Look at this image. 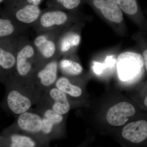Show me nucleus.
<instances>
[{
    "label": "nucleus",
    "mask_w": 147,
    "mask_h": 147,
    "mask_svg": "<svg viewBox=\"0 0 147 147\" xmlns=\"http://www.w3.org/2000/svg\"><path fill=\"white\" fill-rule=\"evenodd\" d=\"M4 84L5 93L2 106L10 115L17 117L38 102L31 86L14 75L7 78Z\"/></svg>",
    "instance_id": "f257e3e1"
},
{
    "label": "nucleus",
    "mask_w": 147,
    "mask_h": 147,
    "mask_svg": "<svg viewBox=\"0 0 147 147\" xmlns=\"http://www.w3.org/2000/svg\"><path fill=\"white\" fill-rule=\"evenodd\" d=\"M79 11H67L47 8L42 10L38 21L33 27L36 34L44 32L64 30L73 24L84 21Z\"/></svg>",
    "instance_id": "f03ea898"
},
{
    "label": "nucleus",
    "mask_w": 147,
    "mask_h": 147,
    "mask_svg": "<svg viewBox=\"0 0 147 147\" xmlns=\"http://www.w3.org/2000/svg\"><path fill=\"white\" fill-rule=\"evenodd\" d=\"M38 64L37 54L32 41L26 36H20L18 40L16 69L13 75L32 86V76Z\"/></svg>",
    "instance_id": "7ed1b4c3"
},
{
    "label": "nucleus",
    "mask_w": 147,
    "mask_h": 147,
    "mask_svg": "<svg viewBox=\"0 0 147 147\" xmlns=\"http://www.w3.org/2000/svg\"><path fill=\"white\" fill-rule=\"evenodd\" d=\"M117 74L121 82L131 83L142 77L144 71V64L142 55L133 51L119 54L116 63Z\"/></svg>",
    "instance_id": "20e7f679"
},
{
    "label": "nucleus",
    "mask_w": 147,
    "mask_h": 147,
    "mask_svg": "<svg viewBox=\"0 0 147 147\" xmlns=\"http://www.w3.org/2000/svg\"><path fill=\"white\" fill-rule=\"evenodd\" d=\"M57 58L38 66L31 79L35 96L39 101L42 94L48 89L55 86L59 76Z\"/></svg>",
    "instance_id": "39448f33"
},
{
    "label": "nucleus",
    "mask_w": 147,
    "mask_h": 147,
    "mask_svg": "<svg viewBox=\"0 0 147 147\" xmlns=\"http://www.w3.org/2000/svg\"><path fill=\"white\" fill-rule=\"evenodd\" d=\"M119 34L126 31L123 13L114 0H83Z\"/></svg>",
    "instance_id": "423d86ee"
},
{
    "label": "nucleus",
    "mask_w": 147,
    "mask_h": 147,
    "mask_svg": "<svg viewBox=\"0 0 147 147\" xmlns=\"http://www.w3.org/2000/svg\"><path fill=\"white\" fill-rule=\"evenodd\" d=\"M4 4V9L28 28L34 26L42 12L39 6L29 3L26 0H5Z\"/></svg>",
    "instance_id": "0eeeda50"
},
{
    "label": "nucleus",
    "mask_w": 147,
    "mask_h": 147,
    "mask_svg": "<svg viewBox=\"0 0 147 147\" xmlns=\"http://www.w3.org/2000/svg\"><path fill=\"white\" fill-rule=\"evenodd\" d=\"M64 30L36 34V36L32 40L38 57V65L56 58H61L58 54V41L61 34Z\"/></svg>",
    "instance_id": "6e6552de"
},
{
    "label": "nucleus",
    "mask_w": 147,
    "mask_h": 147,
    "mask_svg": "<svg viewBox=\"0 0 147 147\" xmlns=\"http://www.w3.org/2000/svg\"><path fill=\"white\" fill-rule=\"evenodd\" d=\"M19 36L0 39V76L3 83L15 71Z\"/></svg>",
    "instance_id": "1a4fd4ad"
},
{
    "label": "nucleus",
    "mask_w": 147,
    "mask_h": 147,
    "mask_svg": "<svg viewBox=\"0 0 147 147\" xmlns=\"http://www.w3.org/2000/svg\"><path fill=\"white\" fill-rule=\"evenodd\" d=\"M41 114L36 108H32L16 118V120L6 132H21L30 136H42Z\"/></svg>",
    "instance_id": "9d476101"
},
{
    "label": "nucleus",
    "mask_w": 147,
    "mask_h": 147,
    "mask_svg": "<svg viewBox=\"0 0 147 147\" xmlns=\"http://www.w3.org/2000/svg\"><path fill=\"white\" fill-rule=\"evenodd\" d=\"M84 21H79L67 28L61 34L58 41V54L60 58L76 55L82 40Z\"/></svg>",
    "instance_id": "9b49d317"
},
{
    "label": "nucleus",
    "mask_w": 147,
    "mask_h": 147,
    "mask_svg": "<svg viewBox=\"0 0 147 147\" xmlns=\"http://www.w3.org/2000/svg\"><path fill=\"white\" fill-rule=\"evenodd\" d=\"M36 105V109L42 117L43 137H50L55 133L61 132L64 130L67 115L56 113L42 101H40Z\"/></svg>",
    "instance_id": "f8f14e48"
},
{
    "label": "nucleus",
    "mask_w": 147,
    "mask_h": 147,
    "mask_svg": "<svg viewBox=\"0 0 147 147\" xmlns=\"http://www.w3.org/2000/svg\"><path fill=\"white\" fill-rule=\"evenodd\" d=\"M40 100L47 104L56 113L63 115H67L71 108V100L67 95L55 86L47 90Z\"/></svg>",
    "instance_id": "ddd939ff"
},
{
    "label": "nucleus",
    "mask_w": 147,
    "mask_h": 147,
    "mask_svg": "<svg viewBox=\"0 0 147 147\" xmlns=\"http://www.w3.org/2000/svg\"><path fill=\"white\" fill-rule=\"evenodd\" d=\"M121 137L128 145L142 144L147 140V122L142 120L127 124L122 129Z\"/></svg>",
    "instance_id": "4468645a"
},
{
    "label": "nucleus",
    "mask_w": 147,
    "mask_h": 147,
    "mask_svg": "<svg viewBox=\"0 0 147 147\" xmlns=\"http://www.w3.org/2000/svg\"><path fill=\"white\" fill-rule=\"evenodd\" d=\"M136 109L131 103L125 101L119 102L108 110L106 119L108 124L112 126H122L134 115Z\"/></svg>",
    "instance_id": "2eb2a0df"
},
{
    "label": "nucleus",
    "mask_w": 147,
    "mask_h": 147,
    "mask_svg": "<svg viewBox=\"0 0 147 147\" xmlns=\"http://www.w3.org/2000/svg\"><path fill=\"white\" fill-rule=\"evenodd\" d=\"M28 29L4 9L0 13V39L23 35Z\"/></svg>",
    "instance_id": "dca6fc26"
},
{
    "label": "nucleus",
    "mask_w": 147,
    "mask_h": 147,
    "mask_svg": "<svg viewBox=\"0 0 147 147\" xmlns=\"http://www.w3.org/2000/svg\"><path fill=\"white\" fill-rule=\"evenodd\" d=\"M59 67L62 75L71 79H77L84 72L83 66L77 61L76 55L61 58Z\"/></svg>",
    "instance_id": "f3484780"
},
{
    "label": "nucleus",
    "mask_w": 147,
    "mask_h": 147,
    "mask_svg": "<svg viewBox=\"0 0 147 147\" xmlns=\"http://www.w3.org/2000/svg\"><path fill=\"white\" fill-rule=\"evenodd\" d=\"M76 80L61 75L59 76L55 86L65 93L71 100L73 98H79L84 94V91L79 85L75 84Z\"/></svg>",
    "instance_id": "a211bd4d"
},
{
    "label": "nucleus",
    "mask_w": 147,
    "mask_h": 147,
    "mask_svg": "<svg viewBox=\"0 0 147 147\" xmlns=\"http://www.w3.org/2000/svg\"><path fill=\"white\" fill-rule=\"evenodd\" d=\"M6 132V131H5ZM7 133L8 147H37L35 139L28 134L17 132H6Z\"/></svg>",
    "instance_id": "6ab92c4d"
},
{
    "label": "nucleus",
    "mask_w": 147,
    "mask_h": 147,
    "mask_svg": "<svg viewBox=\"0 0 147 147\" xmlns=\"http://www.w3.org/2000/svg\"><path fill=\"white\" fill-rule=\"evenodd\" d=\"M119 8L133 22H138L141 17V9L137 0H114Z\"/></svg>",
    "instance_id": "aec40b11"
},
{
    "label": "nucleus",
    "mask_w": 147,
    "mask_h": 147,
    "mask_svg": "<svg viewBox=\"0 0 147 147\" xmlns=\"http://www.w3.org/2000/svg\"><path fill=\"white\" fill-rule=\"evenodd\" d=\"M83 3V0H48L46 3L48 8L67 11H78Z\"/></svg>",
    "instance_id": "412c9836"
},
{
    "label": "nucleus",
    "mask_w": 147,
    "mask_h": 147,
    "mask_svg": "<svg viewBox=\"0 0 147 147\" xmlns=\"http://www.w3.org/2000/svg\"><path fill=\"white\" fill-rule=\"evenodd\" d=\"M142 55L144 59L145 67L147 71V50H145L143 51Z\"/></svg>",
    "instance_id": "4be33fe9"
},
{
    "label": "nucleus",
    "mask_w": 147,
    "mask_h": 147,
    "mask_svg": "<svg viewBox=\"0 0 147 147\" xmlns=\"http://www.w3.org/2000/svg\"><path fill=\"white\" fill-rule=\"evenodd\" d=\"M26 1L29 3L38 6L42 1V0H26Z\"/></svg>",
    "instance_id": "5701e85b"
},
{
    "label": "nucleus",
    "mask_w": 147,
    "mask_h": 147,
    "mask_svg": "<svg viewBox=\"0 0 147 147\" xmlns=\"http://www.w3.org/2000/svg\"><path fill=\"white\" fill-rule=\"evenodd\" d=\"M144 104L147 107V96L144 100Z\"/></svg>",
    "instance_id": "b1692460"
},
{
    "label": "nucleus",
    "mask_w": 147,
    "mask_h": 147,
    "mask_svg": "<svg viewBox=\"0 0 147 147\" xmlns=\"http://www.w3.org/2000/svg\"><path fill=\"white\" fill-rule=\"evenodd\" d=\"M5 1V0H0V3H1V4L3 3H4Z\"/></svg>",
    "instance_id": "393cba45"
}]
</instances>
